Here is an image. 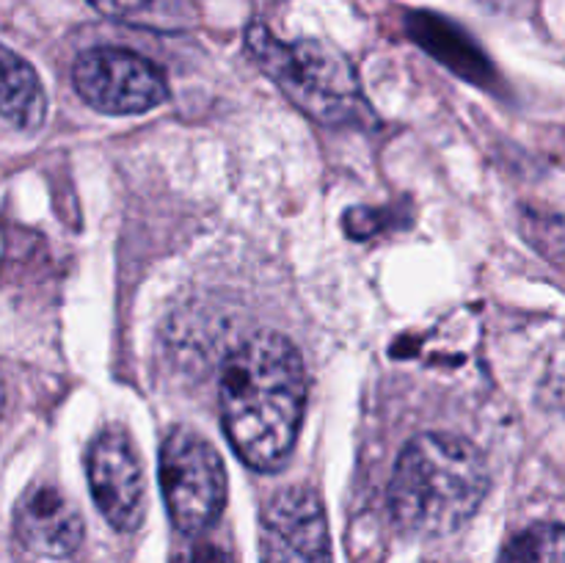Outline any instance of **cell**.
Instances as JSON below:
<instances>
[{
    "mask_svg": "<svg viewBox=\"0 0 565 563\" xmlns=\"http://www.w3.org/2000/svg\"><path fill=\"white\" fill-rule=\"evenodd\" d=\"M307 408L298 348L276 331L241 342L221 368V423L237 456L257 472L285 467Z\"/></svg>",
    "mask_w": 565,
    "mask_h": 563,
    "instance_id": "obj_1",
    "label": "cell"
},
{
    "mask_svg": "<svg viewBox=\"0 0 565 563\" xmlns=\"http://www.w3.org/2000/svg\"><path fill=\"white\" fill-rule=\"evenodd\" d=\"M489 464L472 442L423 434L403 447L386 500L401 530L439 539L461 530L489 495Z\"/></svg>",
    "mask_w": 565,
    "mask_h": 563,
    "instance_id": "obj_2",
    "label": "cell"
},
{
    "mask_svg": "<svg viewBox=\"0 0 565 563\" xmlns=\"http://www.w3.org/2000/svg\"><path fill=\"white\" fill-rule=\"evenodd\" d=\"M246 47L259 70L320 125L364 121L370 108L351 61L320 39L279 42L265 25L246 31Z\"/></svg>",
    "mask_w": 565,
    "mask_h": 563,
    "instance_id": "obj_3",
    "label": "cell"
},
{
    "mask_svg": "<svg viewBox=\"0 0 565 563\" xmlns=\"http://www.w3.org/2000/svg\"><path fill=\"white\" fill-rule=\"evenodd\" d=\"M160 489L182 533H202L226 506V467L218 450L191 428H174L160 445Z\"/></svg>",
    "mask_w": 565,
    "mask_h": 563,
    "instance_id": "obj_4",
    "label": "cell"
},
{
    "mask_svg": "<svg viewBox=\"0 0 565 563\" xmlns=\"http://www.w3.org/2000/svg\"><path fill=\"white\" fill-rule=\"evenodd\" d=\"M72 83L92 108L103 114H147L169 97L160 66L132 50L94 47L77 55Z\"/></svg>",
    "mask_w": 565,
    "mask_h": 563,
    "instance_id": "obj_5",
    "label": "cell"
},
{
    "mask_svg": "<svg viewBox=\"0 0 565 563\" xmlns=\"http://www.w3.org/2000/svg\"><path fill=\"white\" fill-rule=\"evenodd\" d=\"M259 563H331L329 524L318 491L287 486L265 502Z\"/></svg>",
    "mask_w": 565,
    "mask_h": 563,
    "instance_id": "obj_6",
    "label": "cell"
},
{
    "mask_svg": "<svg viewBox=\"0 0 565 563\" xmlns=\"http://www.w3.org/2000/svg\"><path fill=\"white\" fill-rule=\"evenodd\" d=\"M86 469L99 513L121 533L138 530L147 513V484L130 434L125 428L99 431L88 447Z\"/></svg>",
    "mask_w": 565,
    "mask_h": 563,
    "instance_id": "obj_7",
    "label": "cell"
},
{
    "mask_svg": "<svg viewBox=\"0 0 565 563\" xmlns=\"http://www.w3.org/2000/svg\"><path fill=\"white\" fill-rule=\"evenodd\" d=\"M14 535L36 555L66 557L81 546L83 519L64 491L33 486L14 508Z\"/></svg>",
    "mask_w": 565,
    "mask_h": 563,
    "instance_id": "obj_8",
    "label": "cell"
},
{
    "mask_svg": "<svg viewBox=\"0 0 565 563\" xmlns=\"http://www.w3.org/2000/svg\"><path fill=\"white\" fill-rule=\"evenodd\" d=\"M0 116L20 130H36L47 116V94L36 70L0 44Z\"/></svg>",
    "mask_w": 565,
    "mask_h": 563,
    "instance_id": "obj_9",
    "label": "cell"
},
{
    "mask_svg": "<svg viewBox=\"0 0 565 563\" xmlns=\"http://www.w3.org/2000/svg\"><path fill=\"white\" fill-rule=\"evenodd\" d=\"M99 14L143 31L182 33L199 22L191 0H88Z\"/></svg>",
    "mask_w": 565,
    "mask_h": 563,
    "instance_id": "obj_10",
    "label": "cell"
},
{
    "mask_svg": "<svg viewBox=\"0 0 565 563\" xmlns=\"http://www.w3.org/2000/svg\"><path fill=\"white\" fill-rule=\"evenodd\" d=\"M500 563H563V524H533L508 541Z\"/></svg>",
    "mask_w": 565,
    "mask_h": 563,
    "instance_id": "obj_11",
    "label": "cell"
},
{
    "mask_svg": "<svg viewBox=\"0 0 565 563\" xmlns=\"http://www.w3.org/2000/svg\"><path fill=\"white\" fill-rule=\"evenodd\" d=\"M171 563H235V561H232L230 552L221 550V546L207 544V541H196V544L182 546Z\"/></svg>",
    "mask_w": 565,
    "mask_h": 563,
    "instance_id": "obj_12",
    "label": "cell"
}]
</instances>
